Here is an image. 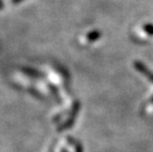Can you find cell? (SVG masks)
Masks as SVG:
<instances>
[{
    "label": "cell",
    "instance_id": "obj_2",
    "mask_svg": "<svg viewBox=\"0 0 153 152\" xmlns=\"http://www.w3.org/2000/svg\"><path fill=\"white\" fill-rule=\"evenodd\" d=\"M144 30L149 33V35H153V25L151 24H147L144 26Z\"/></svg>",
    "mask_w": 153,
    "mask_h": 152
},
{
    "label": "cell",
    "instance_id": "obj_3",
    "mask_svg": "<svg viewBox=\"0 0 153 152\" xmlns=\"http://www.w3.org/2000/svg\"><path fill=\"white\" fill-rule=\"evenodd\" d=\"M151 102L153 103V97H152V99H151Z\"/></svg>",
    "mask_w": 153,
    "mask_h": 152
},
{
    "label": "cell",
    "instance_id": "obj_1",
    "mask_svg": "<svg viewBox=\"0 0 153 152\" xmlns=\"http://www.w3.org/2000/svg\"><path fill=\"white\" fill-rule=\"evenodd\" d=\"M134 65H135V68L137 69L138 72L141 73L142 74H144L150 82H153V73H151L142 62H135Z\"/></svg>",
    "mask_w": 153,
    "mask_h": 152
}]
</instances>
